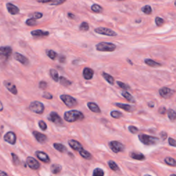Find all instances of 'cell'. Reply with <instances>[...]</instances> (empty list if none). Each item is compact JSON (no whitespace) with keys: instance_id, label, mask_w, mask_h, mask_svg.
<instances>
[{"instance_id":"6da1fadb","label":"cell","mask_w":176,"mask_h":176,"mask_svg":"<svg viewBox=\"0 0 176 176\" xmlns=\"http://www.w3.org/2000/svg\"><path fill=\"white\" fill-rule=\"evenodd\" d=\"M83 118L84 115L80 111L71 110L66 111L64 114V119L69 123H74L76 121L82 120Z\"/></svg>"},{"instance_id":"7a4b0ae2","label":"cell","mask_w":176,"mask_h":176,"mask_svg":"<svg viewBox=\"0 0 176 176\" xmlns=\"http://www.w3.org/2000/svg\"><path fill=\"white\" fill-rule=\"evenodd\" d=\"M139 140L145 145H155L159 143L160 139L157 137L147 136L146 134H140L138 136Z\"/></svg>"},{"instance_id":"3957f363","label":"cell","mask_w":176,"mask_h":176,"mask_svg":"<svg viewBox=\"0 0 176 176\" xmlns=\"http://www.w3.org/2000/svg\"><path fill=\"white\" fill-rule=\"evenodd\" d=\"M96 48L100 52H113L116 48V45L112 43L100 42L97 43Z\"/></svg>"},{"instance_id":"277c9868","label":"cell","mask_w":176,"mask_h":176,"mask_svg":"<svg viewBox=\"0 0 176 176\" xmlns=\"http://www.w3.org/2000/svg\"><path fill=\"white\" fill-rule=\"evenodd\" d=\"M12 48L10 46L0 47V62L7 61L12 54Z\"/></svg>"},{"instance_id":"5b68a950","label":"cell","mask_w":176,"mask_h":176,"mask_svg":"<svg viewBox=\"0 0 176 176\" xmlns=\"http://www.w3.org/2000/svg\"><path fill=\"white\" fill-rule=\"evenodd\" d=\"M60 99L68 107H74L77 105V100L70 95L63 94L60 96Z\"/></svg>"},{"instance_id":"8992f818","label":"cell","mask_w":176,"mask_h":176,"mask_svg":"<svg viewBox=\"0 0 176 176\" xmlns=\"http://www.w3.org/2000/svg\"><path fill=\"white\" fill-rule=\"evenodd\" d=\"M29 108L32 111H33V112L39 114H42L43 112V111H44L45 107L42 102H41L39 101H33L31 102Z\"/></svg>"},{"instance_id":"52a82bcc","label":"cell","mask_w":176,"mask_h":176,"mask_svg":"<svg viewBox=\"0 0 176 176\" xmlns=\"http://www.w3.org/2000/svg\"><path fill=\"white\" fill-rule=\"evenodd\" d=\"M109 145L111 151H112L114 153H116V154L119 152H122L125 149L124 145L121 143H120V142L118 141H111L109 143Z\"/></svg>"},{"instance_id":"ba28073f","label":"cell","mask_w":176,"mask_h":176,"mask_svg":"<svg viewBox=\"0 0 176 176\" xmlns=\"http://www.w3.org/2000/svg\"><path fill=\"white\" fill-rule=\"evenodd\" d=\"M94 31L98 34L102 35H106V36H117V33L115 31L112 30L111 29L107 28H103V27H99L94 30Z\"/></svg>"},{"instance_id":"9c48e42d","label":"cell","mask_w":176,"mask_h":176,"mask_svg":"<svg viewBox=\"0 0 176 176\" xmlns=\"http://www.w3.org/2000/svg\"><path fill=\"white\" fill-rule=\"evenodd\" d=\"M48 119L50 121H51V122L54 123L55 125H59V126L63 125V120L61 118L60 116H59L58 114L54 112V111H52V112L49 114L48 117Z\"/></svg>"},{"instance_id":"30bf717a","label":"cell","mask_w":176,"mask_h":176,"mask_svg":"<svg viewBox=\"0 0 176 176\" xmlns=\"http://www.w3.org/2000/svg\"><path fill=\"white\" fill-rule=\"evenodd\" d=\"M159 94L164 99H170L175 94V91L168 88H162L159 90Z\"/></svg>"},{"instance_id":"8fae6325","label":"cell","mask_w":176,"mask_h":176,"mask_svg":"<svg viewBox=\"0 0 176 176\" xmlns=\"http://www.w3.org/2000/svg\"><path fill=\"white\" fill-rule=\"evenodd\" d=\"M26 163L30 168L33 169V170H36L39 168L40 164L36 159L33 157H28L26 159Z\"/></svg>"},{"instance_id":"7c38bea8","label":"cell","mask_w":176,"mask_h":176,"mask_svg":"<svg viewBox=\"0 0 176 176\" xmlns=\"http://www.w3.org/2000/svg\"><path fill=\"white\" fill-rule=\"evenodd\" d=\"M4 140L10 143V145H15L16 143V140H17V136H16V134L14 132L9 131L6 134L4 137Z\"/></svg>"},{"instance_id":"4fadbf2b","label":"cell","mask_w":176,"mask_h":176,"mask_svg":"<svg viewBox=\"0 0 176 176\" xmlns=\"http://www.w3.org/2000/svg\"><path fill=\"white\" fill-rule=\"evenodd\" d=\"M14 58L17 61H19V62L23 64V65H28V63H29L28 59H27L25 56L22 55V54H19V53H18V52H16V53L14 54Z\"/></svg>"},{"instance_id":"5bb4252c","label":"cell","mask_w":176,"mask_h":176,"mask_svg":"<svg viewBox=\"0 0 176 176\" xmlns=\"http://www.w3.org/2000/svg\"><path fill=\"white\" fill-rule=\"evenodd\" d=\"M35 154L36 155V157H37L41 161L45 162V163H49L50 162V157L45 153L40 151H36Z\"/></svg>"},{"instance_id":"9a60e30c","label":"cell","mask_w":176,"mask_h":176,"mask_svg":"<svg viewBox=\"0 0 176 176\" xmlns=\"http://www.w3.org/2000/svg\"><path fill=\"white\" fill-rule=\"evenodd\" d=\"M33 136H35V138L36 139V140L39 142V143H42V144L46 143L48 138L45 135L40 133V132H39V131H33Z\"/></svg>"},{"instance_id":"2e32d148","label":"cell","mask_w":176,"mask_h":176,"mask_svg":"<svg viewBox=\"0 0 176 176\" xmlns=\"http://www.w3.org/2000/svg\"><path fill=\"white\" fill-rule=\"evenodd\" d=\"M4 85L6 88H7V90L9 91V92H10L13 94H17V88H16V86L14 84L11 83L10 81H4Z\"/></svg>"},{"instance_id":"e0dca14e","label":"cell","mask_w":176,"mask_h":176,"mask_svg":"<svg viewBox=\"0 0 176 176\" xmlns=\"http://www.w3.org/2000/svg\"><path fill=\"white\" fill-rule=\"evenodd\" d=\"M6 8H7V10L8 13L11 15H17L19 13V9L17 6H16L14 4L11 3H8L6 4Z\"/></svg>"},{"instance_id":"ac0fdd59","label":"cell","mask_w":176,"mask_h":176,"mask_svg":"<svg viewBox=\"0 0 176 176\" xmlns=\"http://www.w3.org/2000/svg\"><path fill=\"white\" fill-rule=\"evenodd\" d=\"M68 144H69L70 147L73 149L75 151H81L83 149V146L81 145V144L75 140H70L68 141Z\"/></svg>"},{"instance_id":"d6986e66","label":"cell","mask_w":176,"mask_h":176,"mask_svg":"<svg viewBox=\"0 0 176 176\" xmlns=\"http://www.w3.org/2000/svg\"><path fill=\"white\" fill-rule=\"evenodd\" d=\"M116 106H117L119 108L124 109L125 111H128V112H133L135 110H136V108H135L134 106L130 105L127 104H123V103H116Z\"/></svg>"},{"instance_id":"ffe728a7","label":"cell","mask_w":176,"mask_h":176,"mask_svg":"<svg viewBox=\"0 0 176 176\" xmlns=\"http://www.w3.org/2000/svg\"><path fill=\"white\" fill-rule=\"evenodd\" d=\"M31 35L35 37H43V36H48L49 33L47 31H43L42 30H36L31 32Z\"/></svg>"},{"instance_id":"44dd1931","label":"cell","mask_w":176,"mask_h":176,"mask_svg":"<svg viewBox=\"0 0 176 176\" xmlns=\"http://www.w3.org/2000/svg\"><path fill=\"white\" fill-rule=\"evenodd\" d=\"M83 74L86 80H90L92 79L94 76V70L90 68H85L83 70Z\"/></svg>"},{"instance_id":"7402d4cb","label":"cell","mask_w":176,"mask_h":176,"mask_svg":"<svg viewBox=\"0 0 176 176\" xmlns=\"http://www.w3.org/2000/svg\"><path fill=\"white\" fill-rule=\"evenodd\" d=\"M129 155L131 158H133L134 160H143L145 159V155L140 152L131 151L130 152Z\"/></svg>"},{"instance_id":"603a6c76","label":"cell","mask_w":176,"mask_h":176,"mask_svg":"<svg viewBox=\"0 0 176 176\" xmlns=\"http://www.w3.org/2000/svg\"><path fill=\"white\" fill-rule=\"evenodd\" d=\"M88 107H89V109H90L91 111H93V112L100 113V109L99 108V107L98 106L97 104L94 103V102H88Z\"/></svg>"},{"instance_id":"cb8c5ba5","label":"cell","mask_w":176,"mask_h":176,"mask_svg":"<svg viewBox=\"0 0 176 176\" xmlns=\"http://www.w3.org/2000/svg\"><path fill=\"white\" fill-rule=\"evenodd\" d=\"M122 95L123 97L125 98V99H126L127 100L130 102H132V103H134V102H136V100L134 98V97H132V95L131 94H129L127 91H123L122 92Z\"/></svg>"},{"instance_id":"d4e9b609","label":"cell","mask_w":176,"mask_h":176,"mask_svg":"<svg viewBox=\"0 0 176 176\" xmlns=\"http://www.w3.org/2000/svg\"><path fill=\"white\" fill-rule=\"evenodd\" d=\"M54 149H56L57 151H59V152H61V153H65L67 151V148H66L65 146L62 144H60V143H54Z\"/></svg>"},{"instance_id":"484cf974","label":"cell","mask_w":176,"mask_h":176,"mask_svg":"<svg viewBox=\"0 0 176 176\" xmlns=\"http://www.w3.org/2000/svg\"><path fill=\"white\" fill-rule=\"evenodd\" d=\"M145 62L146 64H147V65H148L149 66H150V67L156 68V67H159V66L161 65L160 63L155 62V61L152 60V59H145Z\"/></svg>"},{"instance_id":"4316f807","label":"cell","mask_w":176,"mask_h":176,"mask_svg":"<svg viewBox=\"0 0 176 176\" xmlns=\"http://www.w3.org/2000/svg\"><path fill=\"white\" fill-rule=\"evenodd\" d=\"M61 169H62V167H61V165H59V164H52L51 166V169H50V170H51L52 173H54V174H58L59 173L61 172Z\"/></svg>"},{"instance_id":"83f0119b","label":"cell","mask_w":176,"mask_h":176,"mask_svg":"<svg viewBox=\"0 0 176 176\" xmlns=\"http://www.w3.org/2000/svg\"><path fill=\"white\" fill-rule=\"evenodd\" d=\"M102 75L104 79H105L109 84L112 85H114V79L112 76H111L110 74H107V73H105V72H102Z\"/></svg>"},{"instance_id":"f1b7e54d","label":"cell","mask_w":176,"mask_h":176,"mask_svg":"<svg viewBox=\"0 0 176 176\" xmlns=\"http://www.w3.org/2000/svg\"><path fill=\"white\" fill-rule=\"evenodd\" d=\"M79 154L85 159L90 160V159L92 158V154H91L90 152L87 151L86 150L83 149H81V151H79Z\"/></svg>"},{"instance_id":"f546056e","label":"cell","mask_w":176,"mask_h":176,"mask_svg":"<svg viewBox=\"0 0 176 176\" xmlns=\"http://www.w3.org/2000/svg\"><path fill=\"white\" fill-rule=\"evenodd\" d=\"M50 75H51V77L52 78V79H53L54 81L58 82L59 79L58 72L54 69H51L50 70Z\"/></svg>"},{"instance_id":"4dcf8cb0","label":"cell","mask_w":176,"mask_h":176,"mask_svg":"<svg viewBox=\"0 0 176 176\" xmlns=\"http://www.w3.org/2000/svg\"><path fill=\"white\" fill-rule=\"evenodd\" d=\"M59 81H60V83L63 86L68 87L72 84V82L70 81L69 80L67 79L66 78L63 77V76H61L60 78H59Z\"/></svg>"},{"instance_id":"1f68e13d","label":"cell","mask_w":176,"mask_h":176,"mask_svg":"<svg viewBox=\"0 0 176 176\" xmlns=\"http://www.w3.org/2000/svg\"><path fill=\"white\" fill-rule=\"evenodd\" d=\"M108 165L111 170L114 171H119V167H118V164L113 160H109L108 161Z\"/></svg>"},{"instance_id":"d6a6232c","label":"cell","mask_w":176,"mask_h":176,"mask_svg":"<svg viewBox=\"0 0 176 176\" xmlns=\"http://www.w3.org/2000/svg\"><path fill=\"white\" fill-rule=\"evenodd\" d=\"M168 116H169V120L171 121H174L175 120V118H176V114H175V111L173 110L172 109H169L168 110Z\"/></svg>"},{"instance_id":"836d02e7","label":"cell","mask_w":176,"mask_h":176,"mask_svg":"<svg viewBox=\"0 0 176 176\" xmlns=\"http://www.w3.org/2000/svg\"><path fill=\"white\" fill-rule=\"evenodd\" d=\"M164 162H166V164H167L168 165L171 166H176V162L175 159L172 158V157H167L164 159Z\"/></svg>"},{"instance_id":"e575fe53","label":"cell","mask_w":176,"mask_h":176,"mask_svg":"<svg viewBox=\"0 0 176 176\" xmlns=\"http://www.w3.org/2000/svg\"><path fill=\"white\" fill-rule=\"evenodd\" d=\"M104 171L100 168H96L93 171L92 176H104Z\"/></svg>"},{"instance_id":"d590c367","label":"cell","mask_w":176,"mask_h":176,"mask_svg":"<svg viewBox=\"0 0 176 176\" xmlns=\"http://www.w3.org/2000/svg\"><path fill=\"white\" fill-rule=\"evenodd\" d=\"M91 9H92V10L93 12L94 13H101L102 11V8L100 6L99 4H93L92 6V7H91Z\"/></svg>"},{"instance_id":"8d00e7d4","label":"cell","mask_w":176,"mask_h":176,"mask_svg":"<svg viewBox=\"0 0 176 176\" xmlns=\"http://www.w3.org/2000/svg\"><path fill=\"white\" fill-rule=\"evenodd\" d=\"M142 11L146 15H150L152 13V8L149 5H146L142 8Z\"/></svg>"},{"instance_id":"74e56055","label":"cell","mask_w":176,"mask_h":176,"mask_svg":"<svg viewBox=\"0 0 176 176\" xmlns=\"http://www.w3.org/2000/svg\"><path fill=\"white\" fill-rule=\"evenodd\" d=\"M47 54H48V56L49 58L51 59L52 60H54V59H55L56 58V56H57L56 52H55L53 51V50H48Z\"/></svg>"},{"instance_id":"f35d334b","label":"cell","mask_w":176,"mask_h":176,"mask_svg":"<svg viewBox=\"0 0 176 176\" xmlns=\"http://www.w3.org/2000/svg\"><path fill=\"white\" fill-rule=\"evenodd\" d=\"M79 29H80V30H81V31L86 32V31L89 30V29H90V26H89V24H88V23L84 22L81 24V26H80V27H79Z\"/></svg>"},{"instance_id":"ab89813d","label":"cell","mask_w":176,"mask_h":176,"mask_svg":"<svg viewBox=\"0 0 176 176\" xmlns=\"http://www.w3.org/2000/svg\"><path fill=\"white\" fill-rule=\"evenodd\" d=\"M123 116V114L118 111H112L111 112V117H113L114 118H116V119H118V118H121Z\"/></svg>"},{"instance_id":"60d3db41","label":"cell","mask_w":176,"mask_h":176,"mask_svg":"<svg viewBox=\"0 0 176 176\" xmlns=\"http://www.w3.org/2000/svg\"><path fill=\"white\" fill-rule=\"evenodd\" d=\"M66 0H52L51 1H50V4L52 6H57V5H61V4H63L64 2H65Z\"/></svg>"},{"instance_id":"b9f144b4","label":"cell","mask_w":176,"mask_h":176,"mask_svg":"<svg viewBox=\"0 0 176 176\" xmlns=\"http://www.w3.org/2000/svg\"><path fill=\"white\" fill-rule=\"evenodd\" d=\"M26 25H28V26H35V25H36V19H33V18H30V19H28V20H26Z\"/></svg>"},{"instance_id":"7bdbcfd3","label":"cell","mask_w":176,"mask_h":176,"mask_svg":"<svg viewBox=\"0 0 176 176\" xmlns=\"http://www.w3.org/2000/svg\"><path fill=\"white\" fill-rule=\"evenodd\" d=\"M155 24H156V25H157V26H162V25H163L164 23V19H162V18H160V17H155Z\"/></svg>"},{"instance_id":"ee69618b","label":"cell","mask_w":176,"mask_h":176,"mask_svg":"<svg viewBox=\"0 0 176 176\" xmlns=\"http://www.w3.org/2000/svg\"><path fill=\"white\" fill-rule=\"evenodd\" d=\"M117 84L118 85V86H119L120 88L123 89V90H129V89H130V87L128 85L123 83V82L117 81Z\"/></svg>"},{"instance_id":"f6af8a7d","label":"cell","mask_w":176,"mask_h":176,"mask_svg":"<svg viewBox=\"0 0 176 176\" xmlns=\"http://www.w3.org/2000/svg\"><path fill=\"white\" fill-rule=\"evenodd\" d=\"M12 155V157H13V163H14L15 165H19V164H20V160L19 159V157H18V156L16 154H11Z\"/></svg>"},{"instance_id":"bcb514c9","label":"cell","mask_w":176,"mask_h":176,"mask_svg":"<svg viewBox=\"0 0 176 176\" xmlns=\"http://www.w3.org/2000/svg\"><path fill=\"white\" fill-rule=\"evenodd\" d=\"M39 126L40 129L43 130V131H45V130L47 129L46 123H45L44 121H43V120H40L39 122Z\"/></svg>"},{"instance_id":"7dc6e473","label":"cell","mask_w":176,"mask_h":176,"mask_svg":"<svg viewBox=\"0 0 176 176\" xmlns=\"http://www.w3.org/2000/svg\"><path fill=\"white\" fill-rule=\"evenodd\" d=\"M43 17V14L42 13H39V12H36L33 13V15H32V18H33V19H41Z\"/></svg>"},{"instance_id":"c3c4849f","label":"cell","mask_w":176,"mask_h":176,"mask_svg":"<svg viewBox=\"0 0 176 176\" xmlns=\"http://www.w3.org/2000/svg\"><path fill=\"white\" fill-rule=\"evenodd\" d=\"M128 129H129V131L132 134H136L138 131V128L134 126H129L128 127Z\"/></svg>"},{"instance_id":"681fc988","label":"cell","mask_w":176,"mask_h":176,"mask_svg":"<svg viewBox=\"0 0 176 176\" xmlns=\"http://www.w3.org/2000/svg\"><path fill=\"white\" fill-rule=\"evenodd\" d=\"M43 97L45 98V99H52V98H53V97H52V95L51 94H50L48 92H44L43 94Z\"/></svg>"},{"instance_id":"f907efd6","label":"cell","mask_w":176,"mask_h":176,"mask_svg":"<svg viewBox=\"0 0 176 176\" xmlns=\"http://www.w3.org/2000/svg\"><path fill=\"white\" fill-rule=\"evenodd\" d=\"M47 85H48V84H47L46 82L41 81L39 83V88L41 89H42V90H45V89L47 88Z\"/></svg>"},{"instance_id":"816d5d0a","label":"cell","mask_w":176,"mask_h":176,"mask_svg":"<svg viewBox=\"0 0 176 176\" xmlns=\"http://www.w3.org/2000/svg\"><path fill=\"white\" fill-rule=\"evenodd\" d=\"M169 145L172 146V147H176V142L173 138H169Z\"/></svg>"},{"instance_id":"f5cc1de1","label":"cell","mask_w":176,"mask_h":176,"mask_svg":"<svg viewBox=\"0 0 176 176\" xmlns=\"http://www.w3.org/2000/svg\"><path fill=\"white\" fill-rule=\"evenodd\" d=\"M166 108L164 106L160 107L158 109V112L160 114H164L166 113Z\"/></svg>"},{"instance_id":"db71d44e","label":"cell","mask_w":176,"mask_h":176,"mask_svg":"<svg viewBox=\"0 0 176 176\" xmlns=\"http://www.w3.org/2000/svg\"><path fill=\"white\" fill-rule=\"evenodd\" d=\"M160 136L162 137L163 140H164V139H166V137H167V134H166V132L162 131V132H161V133H160Z\"/></svg>"},{"instance_id":"11a10c76","label":"cell","mask_w":176,"mask_h":176,"mask_svg":"<svg viewBox=\"0 0 176 176\" xmlns=\"http://www.w3.org/2000/svg\"><path fill=\"white\" fill-rule=\"evenodd\" d=\"M39 3H48V2H50L52 0H36Z\"/></svg>"},{"instance_id":"9f6ffc18","label":"cell","mask_w":176,"mask_h":176,"mask_svg":"<svg viewBox=\"0 0 176 176\" xmlns=\"http://www.w3.org/2000/svg\"><path fill=\"white\" fill-rule=\"evenodd\" d=\"M0 176H8L7 173L6 172H4V171H0Z\"/></svg>"},{"instance_id":"6f0895ef","label":"cell","mask_w":176,"mask_h":176,"mask_svg":"<svg viewBox=\"0 0 176 176\" xmlns=\"http://www.w3.org/2000/svg\"><path fill=\"white\" fill-rule=\"evenodd\" d=\"M68 17H69L70 18H72V19H74V15L73 14H71V13H69V14H68Z\"/></svg>"},{"instance_id":"680465c9","label":"cell","mask_w":176,"mask_h":176,"mask_svg":"<svg viewBox=\"0 0 176 176\" xmlns=\"http://www.w3.org/2000/svg\"><path fill=\"white\" fill-rule=\"evenodd\" d=\"M3 109H4V108H3V105H2V104H1V101H0V111L3 110Z\"/></svg>"},{"instance_id":"91938a15","label":"cell","mask_w":176,"mask_h":176,"mask_svg":"<svg viewBox=\"0 0 176 176\" xmlns=\"http://www.w3.org/2000/svg\"><path fill=\"white\" fill-rule=\"evenodd\" d=\"M148 105H149V106H151V107H154V104L150 103V102H149V103Z\"/></svg>"},{"instance_id":"94428289","label":"cell","mask_w":176,"mask_h":176,"mask_svg":"<svg viewBox=\"0 0 176 176\" xmlns=\"http://www.w3.org/2000/svg\"><path fill=\"white\" fill-rule=\"evenodd\" d=\"M127 61H128V62H129V63H130V64H131V65H133V63H132V62H131V61H130V60H129V59H127Z\"/></svg>"},{"instance_id":"6125c7cd","label":"cell","mask_w":176,"mask_h":176,"mask_svg":"<svg viewBox=\"0 0 176 176\" xmlns=\"http://www.w3.org/2000/svg\"><path fill=\"white\" fill-rule=\"evenodd\" d=\"M170 176H176V175H175V174H172V175H171Z\"/></svg>"},{"instance_id":"be15d7a7","label":"cell","mask_w":176,"mask_h":176,"mask_svg":"<svg viewBox=\"0 0 176 176\" xmlns=\"http://www.w3.org/2000/svg\"><path fill=\"white\" fill-rule=\"evenodd\" d=\"M145 176H151V175H145Z\"/></svg>"},{"instance_id":"e7e4bbea","label":"cell","mask_w":176,"mask_h":176,"mask_svg":"<svg viewBox=\"0 0 176 176\" xmlns=\"http://www.w3.org/2000/svg\"><path fill=\"white\" fill-rule=\"evenodd\" d=\"M0 135H1V134H0Z\"/></svg>"}]
</instances>
